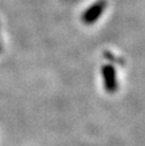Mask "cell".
<instances>
[{
	"instance_id": "7a4b0ae2",
	"label": "cell",
	"mask_w": 145,
	"mask_h": 146,
	"mask_svg": "<svg viewBox=\"0 0 145 146\" xmlns=\"http://www.w3.org/2000/svg\"><path fill=\"white\" fill-rule=\"evenodd\" d=\"M106 7V1L105 0H97L94 2L90 7H88L83 14H82V22L87 25L94 24L103 14L104 9Z\"/></svg>"
},
{
	"instance_id": "6da1fadb",
	"label": "cell",
	"mask_w": 145,
	"mask_h": 146,
	"mask_svg": "<svg viewBox=\"0 0 145 146\" xmlns=\"http://www.w3.org/2000/svg\"><path fill=\"white\" fill-rule=\"evenodd\" d=\"M102 78L104 83V89L108 94H114L118 90V79L116 70L111 64H104L102 66Z\"/></svg>"
}]
</instances>
